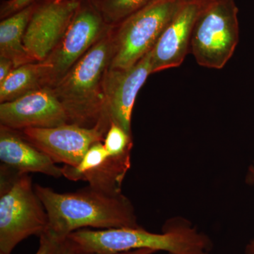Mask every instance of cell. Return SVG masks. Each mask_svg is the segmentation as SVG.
I'll return each instance as SVG.
<instances>
[{"label": "cell", "instance_id": "obj_13", "mask_svg": "<svg viewBox=\"0 0 254 254\" xmlns=\"http://www.w3.org/2000/svg\"><path fill=\"white\" fill-rule=\"evenodd\" d=\"M131 168V156H115L105 149L103 141L94 143L76 166L64 165L63 176L73 182H87L88 186L106 193H123L124 179Z\"/></svg>", "mask_w": 254, "mask_h": 254}, {"label": "cell", "instance_id": "obj_3", "mask_svg": "<svg viewBox=\"0 0 254 254\" xmlns=\"http://www.w3.org/2000/svg\"><path fill=\"white\" fill-rule=\"evenodd\" d=\"M114 55V26L52 87L70 124L92 128L112 123L105 104L104 83Z\"/></svg>", "mask_w": 254, "mask_h": 254}, {"label": "cell", "instance_id": "obj_23", "mask_svg": "<svg viewBox=\"0 0 254 254\" xmlns=\"http://www.w3.org/2000/svg\"><path fill=\"white\" fill-rule=\"evenodd\" d=\"M155 251L149 250V249H142V250H136L130 251V252H123L117 254H154ZM73 254H93L89 253H84V252H73Z\"/></svg>", "mask_w": 254, "mask_h": 254}, {"label": "cell", "instance_id": "obj_12", "mask_svg": "<svg viewBox=\"0 0 254 254\" xmlns=\"http://www.w3.org/2000/svg\"><path fill=\"white\" fill-rule=\"evenodd\" d=\"M210 0H184L151 50L152 73L183 63L190 53V39L198 16Z\"/></svg>", "mask_w": 254, "mask_h": 254}, {"label": "cell", "instance_id": "obj_20", "mask_svg": "<svg viewBox=\"0 0 254 254\" xmlns=\"http://www.w3.org/2000/svg\"><path fill=\"white\" fill-rule=\"evenodd\" d=\"M36 0H4L0 6V18L3 19L33 4Z\"/></svg>", "mask_w": 254, "mask_h": 254}, {"label": "cell", "instance_id": "obj_1", "mask_svg": "<svg viewBox=\"0 0 254 254\" xmlns=\"http://www.w3.org/2000/svg\"><path fill=\"white\" fill-rule=\"evenodd\" d=\"M35 190L48 213V230L62 240L71 232L89 227H140L133 204L123 193L112 194L90 186L66 193L40 185H35Z\"/></svg>", "mask_w": 254, "mask_h": 254}, {"label": "cell", "instance_id": "obj_8", "mask_svg": "<svg viewBox=\"0 0 254 254\" xmlns=\"http://www.w3.org/2000/svg\"><path fill=\"white\" fill-rule=\"evenodd\" d=\"M110 125L100 124L86 128L67 123L51 128H30L18 131L55 163L75 167L81 163L92 145L104 141Z\"/></svg>", "mask_w": 254, "mask_h": 254}, {"label": "cell", "instance_id": "obj_6", "mask_svg": "<svg viewBox=\"0 0 254 254\" xmlns=\"http://www.w3.org/2000/svg\"><path fill=\"white\" fill-rule=\"evenodd\" d=\"M183 1L158 0L114 26L110 68H129L148 54Z\"/></svg>", "mask_w": 254, "mask_h": 254}, {"label": "cell", "instance_id": "obj_2", "mask_svg": "<svg viewBox=\"0 0 254 254\" xmlns=\"http://www.w3.org/2000/svg\"><path fill=\"white\" fill-rule=\"evenodd\" d=\"M73 252L93 254H117L149 249L168 254H210L211 242L190 222L171 220L163 233H153L141 226L120 228L81 229L66 237Z\"/></svg>", "mask_w": 254, "mask_h": 254}, {"label": "cell", "instance_id": "obj_7", "mask_svg": "<svg viewBox=\"0 0 254 254\" xmlns=\"http://www.w3.org/2000/svg\"><path fill=\"white\" fill-rule=\"evenodd\" d=\"M113 26L106 23L96 0H77L64 36L45 61L46 86H55Z\"/></svg>", "mask_w": 254, "mask_h": 254}, {"label": "cell", "instance_id": "obj_17", "mask_svg": "<svg viewBox=\"0 0 254 254\" xmlns=\"http://www.w3.org/2000/svg\"><path fill=\"white\" fill-rule=\"evenodd\" d=\"M158 0H96L105 21L116 26Z\"/></svg>", "mask_w": 254, "mask_h": 254}, {"label": "cell", "instance_id": "obj_10", "mask_svg": "<svg viewBox=\"0 0 254 254\" xmlns=\"http://www.w3.org/2000/svg\"><path fill=\"white\" fill-rule=\"evenodd\" d=\"M69 123L53 88L45 86L13 101L0 103V125L16 131Z\"/></svg>", "mask_w": 254, "mask_h": 254}, {"label": "cell", "instance_id": "obj_22", "mask_svg": "<svg viewBox=\"0 0 254 254\" xmlns=\"http://www.w3.org/2000/svg\"><path fill=\"white\" fill-rule=\"evenodd\" d=\"M247 181L250 183L254 184V164L251 165L249 169L248 175H247ZM247 254H254V240L247 246Z\"/></svg>", "mask_w": 254, "mask_h": 254}, {"label": "cell", "instance_id": "obj_16", "mask_svg": "<svg viewBox=\"0 0 254 254\" xmlns=\"http://www.w3.org/2000/svg\"><path fill=\"white\" fill-rule=\"evenodd\" d=\"M46 73L43 63H28L14 68L0 83V103L13 101L46 86Z\"/></svg>", "mask_w": 254, "mask_h": 254}, {"label": "cell", "instance_id": "obj_15", "mask_svg": "<svg viewBox=\"0 0 254 254\" xmlns=\"http://www.w3.org/2000/svg\"><path fill=\"white\" fill-rule=\"evenodd\" d=\"M34 6L35 1L25 9L3 18L0 22V57L11 60L15 68L36 63L28 55L23 44L25 33Z\"/></svg>", "mask_w": 254, "mask_h": 254}, {"label": "cell", "instance_id": "obj_9", "mask_svg": "<svg viewBox=\"0 0 254 254\" xmlns=\"http://www.w3.org/2000/svg\"><path fill=\"white\" fill-rule=\"evenodd\" d=\"M77 0H36L23 44L36 63L45 61L64 36Z\"/></svg>", "mask_w": 254, "mask_h": 254}, {"label": "cell", "instance_id": "obj_4", "mask_svg": "<svg viewBox=\"0 0 254 254\" xmlns=\"http://www.w3.org/2000/svg\"><path fill=\"white\" fill-rule=\"evenodd\" d=\"M0 171V254H11L25 239L41 237L49 222L29 174H19L3 164Z\"/></svg>", "mask_w": 254, "mask_h": 254}, {"label": "cell", "instance_id": "obj_11", "mask_svg": "<svg viewBox=\"0 0 254 254\" xmlns=\"http://www.w3.org/2000/svg\"><path fill=\"white\" fill-rule=\"evenodd\" d=\"M152 73L151 51L127 68H110L105 78L106 109L112 123L132 135L131 116L137 95Z\"/></svg>", "mask_w": 254, "mask_h": 254}, {"label": "cell", "instance_id": "obj_19", "mask_svg": "<svg viewBox=\"0 0 254 254\" xmlns=\"http://www.w3.org/2000/svg\"><path fill=\"white\" fill-rule=\"evenodd\" d=\"M64 240L48 230L40 237L39 248L36 254H58L60 246Z\"/></svg>", "mask_w": 254, "mask_h": 254}, {"label": "cell", "instance_id": "obj_24", "mask_svg": "<svg viewBox=\"0 0 254 254\" xmlns=\"http://www.w3.org/2000/svg\"><path fill=\"white\" fill-rule=\"evenodd\" d=\"M73 251L71 248V245H69L67 240L63 241L61 246H60V250L58 251V254H73Z\"/></svg>", "mask_w": 254, "mask_h": 254}, {"label": "cell", "instance_id": "obj_14", "mask_svg": "<svg viewBox=\"0 0 254 254\" xmlns=\"http://www.w3.org/2000/svg\"><path fill=\"white\" fill-rule=\"evenodd\" d=\"M0 160L20 174L41 173L60 178L63 170L21 132L0 125Z\"/></svg>", "mask_w": 254, "mask_h": 254}, {"label": "cell", "instance_id": "obj_5", "mask_svg": "<svg viewBox=\"0 0 254 254\" xmlns=\"http://www.w3.org/2000/svg\"><path fill=\"white\" fill-rule=\"evenodd\" d=\"M235 0H210L193 28L190 53L200 65L220 69L235 53L240 40Z\"/></svg>", "mask_w": 254, "mask_h": 254}, {"label": "cell", "instance_id": "obj_21", "mask_svg": "<svg viewBox=\"0 0 254 254\" xmlns=\"http://www.w3.org/2000/svg\"><path fill=\"white\" fill-rule=\"evenodd\" d=\"M14 68V63L11 60L0 57V83L9 76Z\"/></svg>", "mask_w": 254, "mask_h": 254}, {"label": "cell", "instance_id": "obj_18", "mask_svg": "<svg viewBox=\"0 0 254 254\" xmlns=\"http://www.w3.org/2000/svg\"><path fill=\"white\" fill-rule=\"evenodd\" d=\"M103 144L110 155L131 156L133 145V135L129 134L121 127L112 123L105 135Z\"/></svg>", "mask_w": 254, "mask_h": 254}]
</instances>
